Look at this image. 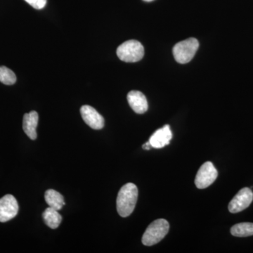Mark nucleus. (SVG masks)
<instances>
[{
  "label": "nucleus",
  "instance_id": "obj_12",
  "mask_svg": "<svg viewBox=\"0 0 253 253\" xmlns=\"http://www.w3.org/2000/svg\"><path fill=\"white\" fill-rule=\"evenodd\" d=\"M44 199L50 208H54L58 211L62 209L63 206L65 205L62 195L54 189L47 190L44 194Z\"/></svg>",
  "mask_w": 253,
  "mask_h": 253
},
{
  "label": "nucleus",
  "instance_id": "obj_7",
  "mask_svg": "<svg viewBox=\"0 0 253 253\" xmlns=\"http://www.w3.org/2000/svg\"><path fill=\"white\" fill-rule=\"evenodd\" d=\"M253 201V193L249 188H244L234 196L229 204V211L231 213H237L249 208Z\"/></svg>",
  "mask_w": 253,
  "mask_h": 253
},
{
  "label": "nucleus",
  "instance_id": "obj_18",
  "mask_svg": "<svg viewBox=\"0 0 253 253\" xmlns=\"http://www.w3.org/2000/svg\"><path fill=\"white\" fill-rule=\"evenodd\" d=\"M143 1H154V0H143Z\"/></svg>",
  "mask_w": 253,
  "mask_h": 253
},
{
  "label": "nucleus",
  "instance_id": "obj_9",
  "mask_svg": "<svg viewBox=\"0 0 253 253\" xmlns=\"http://www.w3.org/2000/svg\"><path fill=\"white\" fill-rule=\"evenodd\" d=\"M172 138V131L169 126L167 125L155 131L154 134L150 137L149 143L151 147L161 149L169 144Z\"/></svg>",
  "mask_w": 253,
  "mask_h": 253
},
{
  "label": "nucleus",
  "instance_id": "obj_8",
  "mask_svg": "<svg viewBox=\"0 0 253 253\" xmlns=\"http://www.w3.org/2000/svg\"><path fill=\"white\" fill-rule=\"evenodd\" d=\"M81 113L83 121L94 129H101L104 126V118L94 108L88 105L83 106Z\"/></svg>",
  "mask_w": 253,
  "mask_h": 253
},
{
  "label": "nucleus",
  "instance_id": "obj_13",
  "mask_svg": "<svg viewBox=\"0 0 253 253\" xmlns=\"http://www.w3.org/2000/svg\"><path fill=\"white\" fill-rule=\"evenodd\" d=\"M44 223L51 229H55L59 227L62 221V217L58 211L52 208H47L42 214Z\"/></svg>",
  "mask_w": 253,
  "mask_h": 253
},
{
  "label": "nucleus",
  "instance_id": "obj_4",
  "mask_svg": "<svg viewBox=\"0 0 253 253\" xmlns=\"http://www.w3.org/2000/svg\"><path fill=\"white\" fill-rule=\"evenodd\" d=\"M118 58L126 63H135L144 56V48L139 41L131 40L125 42L117 49Z\"/></svg>",
  "mask_w": 253,
  "mask_h": 253
},
{
  "label": "nucleus",
  "instance_id": "obj_11",
  "mask_svg": "<svg viewBox=\"0 0 253 253\" xmlns=\"http://www.w3.org/2000/svg\"><path fill=\"white\" fill-rule=\"evenodd\" d=\"M38 121H39V116H38V113L35 111H31L29 113H26L23 116V130L26 135L32 140L36 139L37 136H38L36 129L38 126Z\"/></svg>",
  "mask_w": 253,
  "mask_h": 253
},
{
  "label": "nucleus",
  "instance_id": "obj_3",
  "mask_svg": "<svg viewBox=\"0 0 253 253\" xmlns=\"http://www.w3.org/2000/svg\"><path fill=\"white\" fill-rule=\"evenodd\" d=\"M199 47V42L197 39L194 38H189L179 42L173 47V56L176 62L185 64L190 62Z\"/></svg>",
  "mask_w": 253,
  "mask_h": 253
},
{
  "label": "nucleus",
  "instance_id": "obj_1",
  "mask_svg": "<svg viewBox=\"0 0 253 253\" xmlns=\"http://www.w3.org/2000/svg\"><path fill=\"white\" fill-rule=\"evenodd\" d=\"M138 199V189L135 184L127 183L123 186L118 192L117 211L118 214L123 217L130 215L134 208Z\"/></svg>",
  "mask_w": 253,
  "mask_h": 253
},
{
  "label": "nucleus",
  "instance_id": "obj_2",
  "mask_svg": "<svg viewBox=\"0 0 253 253\" xmlns=\"http://www.w3.org/2000/svg\"><path fill=\"white\" fill-rule=\"evenodd\" d=\"M169 229V224L164 219H158L153 221L142 236V244L146 246L157 244L167 235Z\"/></svg>",
  "mask_w": 253,
  "mask_h": 253
},
{
  "label": "nucleus",
  "instance_id": "obj_5",
  "mask_svg": "<svg viewBox=\"0 0 253 253\" xmlns=\"http://www.w3.org/2000/svg\"><path fill=\"white\" fill-rule=\"evenodd\" d=\"M218 176L217 169L211 162L205 163L200 168L195 179V184L198 189H206L216 180Z\"/></svg>",
  "mask_w": 253,
  "mask_h": 253
},
{
  "label": "nucleus",
  "instance_id": "obj_17",
  "mask_svg": "<svg viewBox=\"0 0 253 253\" xmlns=\"http://www.w3.org/2000/svg\"><path fill=\"white\" fill-rule=\"evenodd\" d=\"M143 149L144 150H149L150 148L151 147V144H150L149 141V142L146 143V144H144L143 145Z\"/></svg>",
  "mask_w": 253,
  "mask_h": 253
},
{
  "label": "nucleus",
  "instance_id": "obj_10",
  "mask_svg": "<svg viewBox=\"0 0 253 253\" xmlns=\"http://www.w3.org/2000/svg\"><path fill=\"white\" fill-rule=\"evenodd\" d=\"M127 101L131 109L137 114L146 113L149 108L146 96L139 91H129L127 94Z\"/></svg>",
  "mask_w": 253,
  "mask_h": 253
},
{
  "label": "nucleus",
  "instance_id": "obj_14",
  "mask_svg": "<svg viewBox=\"0 0 253 253\" xmlns=\"http://www.w3.org/2000/svg\"><path fill=\"white\" fill-rule=\"evenodd\" d=\"M231 234L236 237L253 236V223H239L231 228Z\"/></svg>",
  "mask_w": 253,
  "mask_h": 253
},
{
  "label": "nucleus",
  "instance_id": "obj_15",
  "mask_svg": "<svg viewBox=\"0 0 253 253\" xmlns=\"http://www.w3.org/2000/svg\"><path fill=\"white\" fill-rule=\"evenodd\" d=\"M0 82L6 85H12L16 82V75L6 66H0Z\"/></svg>",
  "mask_w": 253,
  "mask_h": 253
},
{
  "label": "nucleus",
  "instance_id": "obj_6",
  "mask_svg": "<svg viewBox=\"0 0 253 253\" xmlns=\"http://www.w3.org/2000/svg\"><path fill=\"white\" fill-rule=\"evenodd\" d=\"M18 204L14 196L7 194L0 199V222H6L17 215Z\"/></svg>",
  "mask_w": 253,
  "mask_h": 253
},
{
  "label": "nucleus",
  "instance_id": "obj_16",
  "mask_svg": "<svg viewBox=\"0 0 253 253\" xmlns=\"http://www.w3.org/2000/svg\"><path fill=\"white\" fill-rule=\"evenodd\" d=\"M36 9H42L46 6V0H25Z\"/></svg>",
  "mask_w": 253,
  "mask_h": 253
}]
</instances>
